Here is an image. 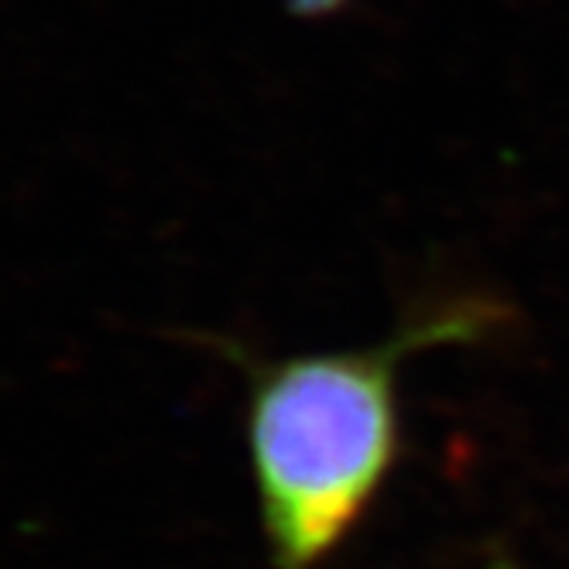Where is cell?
Masks as SVG:
<instances>
[{"mask_svg": "<svg viewBox=\"0 0 569 569\" xmlns=\"http://www.w3.org/2000/svg\"><path fill=\"white\" fill-rule=\"evenodd\" d=\"M511 322L495 296H453L409 312L381 343L237 360L248 375V460L274 569H319L371 515L401 453V363L483 343Z\"/></svg>", "mask_w": 569, "mask_h": 569, "instance_id": "cell-1", "label": "cell"}, {"mask_svg": "<svg viewBox=\"0 0 569 569\" xmlns=\"http://www.w3.org/2000/svg\"><path fill=\"white\" fill-rule=\"evenodd\" d=\"M350 4V0H289V11L302 18H327Z\"/></svg>", "mask_w": 569, "mask_h": 569, "instance_id": "cell-2", "label": "cell"}]
</instances>
